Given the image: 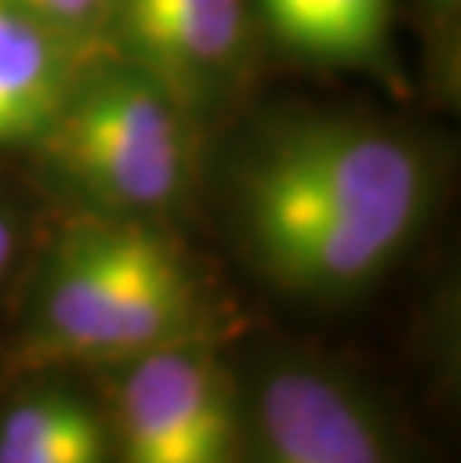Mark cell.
<instances>
[{
  "instance_id": "6da1fadb",
  "label": "cell",
  "mask_w": 461,
  "mask_h": 463,
  "mask_svg": "<svg viewBox=\"0 0 461 463\" xmlns=\"http://www.w3.org/2000/svg\"><path fill=\"white\" fill-rule=\"evenodd\" d=\"M431 167L369 120L312 117L270 135L240 180L243 231L270 281L309 299L354 297L426 219Z\"/></svg>"
},
{
  "instance_id": "7a4b0ae2",
  "label": "cell",
  "mask_w": 461,
  "mask_h": 463,
  "mask_svg": "<svg viewBox=\"0 0 461 463\" xmlns=\"http://www.w3.org/2000/svg\"><path fill=\"white\" fill-rule=\"evenodd\" d=\"M204 335L198 279L174 242L135 215L91 213L48 254L27 350L39 364L114 371Z\"/></svg>"
},
{
  "instance_id": "3957f363",
  "label": "cell",
  "mask_w": 461,
  "mask_h": 463,
  "mask_svg": "<svg viewBox=\"0 0 461 463\" xmlns=\"http://www.w3.org/2000/svg\"><path fill=\"white\" fill-rule=\"evenodd\" d=\"M186 108L123 57H87L48 120V162L100 213L135 215L180 198L189 174Z\"/></svg>"
},
{
  "instance_id": "277c9868",
  "label": "cell",
  "mask_w": 461,
  "mask_h": 463,
  "mask_svg": "<svg viewBox=\"0 0 461 463\" xmlns=\"http://www.w3.org/2000/svg\"><path fill=\"white\" fill-rule=\"evenodd\" d=\"M114 463H243V389L210 335L114 368Z\"/></svg>"
},
{
  "instance_id": "5b68a950",
  "label": "cell",
  "mask_w": 461,
  "mask_h": 463,
  "mask_svg": "<svg viewBox=\"0 0 461 463\" xmlns=\"http://www.w3.org/2000/svg\"><path fill=\"white\" fill-rule=\"evenodd\" d=\"M243 463H399L378 403L341 371L279 356L243 389Z\"/></svg>"
},
{
  "instance_id": "8992f818",
  "label": "cell",
  "mask_w": 461,
  "mask_h": 463,
  "mask_svg": "<svg viewBox=\"0 0 461 463\" xmlns=\"http://www.w3.org/2000/svg\"><path fill=\"white\" fill-rule=\"evenodd\" d=\"M105 45L192 114L237 75L246 0H114Z\"/></svg>"
},
{
  "instance_id": "52a82bcc",
  "label": "cell",
  "mask_w": 461,
  "mask_h": 463,
  "mask_svg": "<svg viewBox=\"0 0 461 463\" xmlns=\"http://www.w3.org/2000/svg\"><path fill=\"white\" fill-rule=\"evenodd\" d=\"M87 57L0 0V144L36 141Z\"/></svg>"
},
{
  "instance_id": "ba28073f",
  "label": "cell",
  "mask_w": 461,
  "mask_h": 463,
  "mask_svg": "<svg viewBox=\"0 0 461 463\" xmlns=\"http://www.w3.org/2000/svg\"><path fill=\"white\" fill-rule=\"evenodd\" d=\"M0 463H114L105 410L66 386L22 392L0 412Z\"/></svg>"
},
{
  "instance_id": "9c48e42d",
  "label": "cell",
  "mask_w": 461,
  "mask_h": 463,
  "mask_svg": "<svg viewBox=\"0 0 461 463\" xmlns=\"http://www.w3.org/2000/svg\"><path fill=\"white\" fill-rule=\"evenodd\" d=\"M261 18L288 52L321 63H378L389 45L392 0H258Z\"/></svg>"
},
{
  "instance_id": "30bf717a",
  "label": "cell",
  "mask_w": 461,
  "mask_h": 463,
  "mask_svg": "<svg viewBox=\"0 0 461 463\" xmlns=\"http://www.w3.org/2000/svg\"><path fill=\"white\" fill-rule=\"evenodd\" d=\"M84 54L105 45L114 0H4Z\"/></svg>"
},
{
  "instance_id": "8fae6325",
  "label": "cell",
  "mask_w": 461,
  "mask_h": 463,
  "mask_svg": "<svg viewBox=\"0 0 461 463\" xmlns=\"http://www.w3.org/2000/svg\"><path fill=\"white\" fill-rule=\"evenodd\" d=\"M15 249H18V228H15L13 215L0 206V279H4L6 269L13 266Z\"/></svg>"
}]
</instances>
